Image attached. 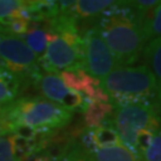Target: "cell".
Masks as SVG:
<instances>
[{
	"mask_svg": "<svg viewBox=\"0 0 161 161\" xmlns=\"http://www.w3.org/2000/svg\"><path fill=\"white\" fill-rule=\"evenodd\" d=\"M64 161H92L84 148L81 147L80 142L72 144L64 153Z\"/></svg>",
	"mask_w": 161,
	"mask_h": 161,
	"instance_id": "20",
	"label": "cell"
},
{
	"mask_svg": "<svg viewBox=\"0 0 161 161\" xmlns=\"http://www.w3.org/2000/svg\"><path fill=\"white\" fill-rule=\"evenodd\" d=\"M47 41L46 53L38 58V66L42 70L58 75L64 70L84 68V47L73 46L50 31H47Z\"/></svg>",
	"mask_w": 161,
	"mask_h": 161,
	"instance_id": "6",
	"label": "cell"
},
{
	"mask_svg": "<svg viewBox=\"0 0 161 161\" xmlns=\"http://www.w3.org/2000/svg\"><path fill=\"white\" fill-rule=\"evenodd\" d=\"M142 58L144 66L153 74L161 100V37L149 41L143 49Z\"/></svg>",
	"mask_w": 161,
	"mask_h": 161,
	"instance_id": "10",
	"label": "cell"
},
{
	"mask_svg": "<svg viewBox=\"0 0 161 161\" xmlns=\"http://www.w3.org/2000/svg\"><path fill=\"white\" fill-rule=\"evenodd\" d=\"M0 29H1V26H0Z\"/></svg>",
	"mask_w": 161,
	"mask_h": 161,
	"instance_id": "24",
	"label": "cell"
},
{
	"mask_svg": "<svg viewBox=\"0 0 161 161\" xmlns=\"http://www.w3.org/2000/svg\"><path fill=\"white\" fill-rule=\"evenodd\" d=\"M96 25L119 67H131L141 60L147 44L143 24L128 1H116L100 14Z\"/></svg>",
	"mask_w": 161,
	"mask_h": 161,
	"instance_id": "1",
	"label": "cell"
},
{
	"mask_svg": "<svg viewBox=\"0 0 161 161\" xmlns=\"http://www.w3.org/2000/svg\"><path fill=\"white\" fill-rule=\"evenodd\" d=\"M38 90V92L48 100L58 104L70 112L85 111L88 102L81 93L66 87L61 78L53 73H47L40 69L30 81Z\"/></svg>",
	"mask_w": 161,
	"mask_h": 161,
	"instance_id": "8",
	"label": "cell"
},
{
	"mask_svg": "<svg viewBox=\"0 0 161 161\" xmlns=\"http://www.w3.org/2000/svg\"><path fill=\"white\" fill-rule=\"evenodd\" d=\"M79 142L86 153L123 144L118 132L110 121L105 122L97 128L86 129L81 135Z\"/></svg>",
	"mask_w": 161,
	"mask_h": 161,
	"instance_id": "9",
	"label": "cell"
},
{
	"mask_svg": "<svg viewBox=\"0 0 161 161\" xmlns=\"http://www.w3.org/2000/svg\"><path fill=\"white\" fill-rule=\"evenodd\" d=\"M23 86L22 80L0 66V103L11 104L16 100Z\"/></svg>",
	"mask_w": 161,
	"mask_h": 161,
	"instance_id": "13",
	"label": "cell"
},
{
	"mask_svg": "<svg viewBox=\"0 0 161 161\" xmlns=\"http://www.w3.org/2000/svg\"><path fill=\"white\" fill-rule=\"evenodd\" d=\"M142 161H161V129L154 134L150 146L141 155Z\"/></svg>",
	"mask_w": 161,
	"mask_h": 161,
	"instance_id": "18",
	"label": "cell"
},
{
	"mask_svg": "<svg viewBox=\"0 0 161 161\" xmlns=\"http://www.w3.org/2000/svg\"><path fill=\"white\" fill-rule=\"evenodd\" d=\"M154 134L155 132L150 131L148 129H142V130H140L137 132L135 142H134V153L138 158H141V155L150 146L152 141H153V137H154Z\"/></svg>",
	"mask_w": 161,
	"mask_h": 161,
	"instance_id": "17",
	"label": "cell"
},
{
	"mask_svg": "<svg viewBox=\"0 0 161 161\" xmlns=\"http://www.w3.org/2000/svg\"><path fill=\"white\" fill-rule=\"evenodd\" d=\"M0 161H23L18 153L16 134L0 136Z\"/></svg>",
	"mask_w": 161,
	"mask_h": 161,
	"instance_id": "16",
	"label": "cell"
},
{
	"mask_svg": "<svg viewBox=\"0 0 161 161\" xmlns=\"http://www.w3.org/2000/svg\"><path fill=\"white\" fill-rule=\"evenodd\" d=\"M19 38H22L25 42V44L35 53V55L38 58L44 55L48 41H47V31L42 23H31L29 31L19 36Z\"/></svg>",
	"mask_w": 161,
	"mask_h": 161,
	"instance_id": "14",
	"label": "cell"
},
{
	"mask_svg": "<svg viewBox=\"0 0 161 161\" xmlns=\"http://www.w3.org/2000/svg\"><path fill=\"white\" fill-rule=\"evenodd\" d=\"M115 106L144 105L161 112V100L153 74L144 64L119 67L99 80Z\"/></svg>",
	"mask_w": 161,
	"mask_h": 161,
	"instance_id": "3",
	"label": "cell"
},
{
	"mask_svg": "<svg viewBox=\"0 0 161 161\" xmlns=\"http://www.w3.org/2000/svg\"><path fill=\"white\" fill-rule=\"evenodd\" d=\"M12 134V128L10 122L6 119V117L4 115L0 116V136H4V135H8Z\"/></svg>",
	"mask_w": 161,
	"mask_h": 161,
	"instance_id": "22",
	"label": "cell"
},
{
	"mask_svg": "<svg viewBox=\"0 0 161 161\" xmlns=\"http://www.w3.org/2000/svg\"><path fill=\"white\" fill-rule=\"evenodd\" d=\"M1 115L10 122L12 134H52L69 125L73 119V112L41 96L16 99L6 105Z\"/></svg>",
	"mask_w": 161,
	"mask_h": 161,
	"instance_id": "2",
	"label": "cell"
},
{
	"mask_svg": "<svg viewBox=\"0 0 161 161\" xmlns=\"http://www.w3.org/2000/svg\"><path fill=\"white\" fill-rule=\"evenodd\" d=\"M92 161H142L124 144L104 149H96L87 153Z\"/></svg>",
	"mask_w": 161,
	"mask_h": 161,
	"instance_id": "12",
	"label": "cell"
},
{
	"mask_svg": "<svg viewBox=\"0 0 161 161\" xmlns=\"http://www.w3.org/2000/svg\"><path fill=\"white\" fill-rule=\"evenodd\" d=\"M0 66L19 78L23 85L30 82L38 70V58L22 38L0 29Z\"/></svg>",
	"mask_w": 161,
	"mask_h": 161,
	"instance_id": "5",
	"label": "cell"
},
{
	"mask_svg": "<svg viewBox=\"0 0 161 161\" xmlns=\"http://www.w3.org/2000/svg\"><path fill=\"white\" fill-rule=\"evenodd\" d=\"M112 125L117 130L123 144L134 153L136 135L142 129L158 132L161 129L160 112L144 105L117 106L112 114Z\"/></svg>",
	"mask_w": 161,
	"mask_h": 161,
	"instance_id": "4",
	"label": "cell"
},
{
	"mask_svg": "<svg viewBox=\"0 0 161 161\" xmlns=\"http://www.w3.org/2000/svg\"><path fill=\"white\" fill-rule=\"evenodd\" d=\"M115 108L106 102H90L84 111V123L87 129H93L104 124L112 116Z\"/></svg>",
	"mask_w": 161,
	"mask_h": 161,
	"instance_id": "11",
	"label": "cell"
},
{
	"mask_svg": "<svg viewBox=\"0 0 161 161\" xmlns=\"http://www.w3.org/2000/svg\"><path fill=\"white\" fill-rule=\"evenodd\" d=\"M20 0H0V26L4 28L12 14L22 6Z\"/></svg>",
	"mask_w": 161,
	"mask_h": 161,
	"instance_id": "19",
	"label": "cell"
},
{
	"mask_svg": "<svg viewBox=\"0 0 161 161\" xmlns=\"http://www.w3.org/2000/svg\"><path fill=\"white\" fill-rule=\"evenodd\" d=\"M64 153H55V152H50V150H46L42 152L37 155L31 156L30 159L26 161H64Z\"/></svg>",
	"mask_w": 161,
	"mask_h": 161,
	"instance_id": "21",
	"label": "cell"
},
{
	"mask_svg": "<svg viewBox=\"0 0 161 161\" xmlns=\"http://www.w3.org/2000/svg\"><path fill=\"white\" fill-rule=\"evenodd\" d=\"M0 114H1V108H0Z\"/></svg>",
	"mask_w": 161,
	"mask_h": 161,
	"instance_id": "23",
	"label": "cell"
},
{
	"mask_svg": "<svg viewBox=\"0 0 161 161\" xmlns=\"http://www.w3.org/2000/svg\"><path fill=\"white\" fill-rule=\"evenodd\" d=\"M84 41V69L97 80H102L119 66L115 60L108 44L99 34L96 23L85 29Z\"/></svg>",
	"mask_w": 161,
	"mask_h": 161,
	"instance_id": "7",
	"label": "cell"
},
{
	"mask_svg": "<svg viewBox=\"0 0 161 161\" xmlns=\"http://www.w3.org/2000/svg\"><path fill=\"white\" fill-rule=\"evenodd\" d=\"M158 37H161V1L143 22V38L146 43Z\"/></svg>",
	"mask_w": 161,
	"mask_h": 161,
	"instance_id": "15",
	"label": "cell"
}]
</instances>
